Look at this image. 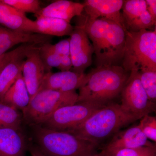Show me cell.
I'll use <instances>...</instances> for the list:
<instances>
[{
  "mask_svg": "<svg viewBox=\"0 0 156 156\" xmlns=\"http://www.w3.org/2000/svg\"><path fill=\"white\" fill-rule=\"evenodd\" d=\"M1 2L13 7L25 14H37L41 9V2L38 0H0Z\"/></svg>",
  "mask_w": 156,
  "mask_h": 156,
  "instance_id": "obj_25",
  "label": "cell"
},
{
  "mask_svg": "<svg viewBox=\"0 0 156 156\" xmlns=\"http://www.w3.org/2000/svg\"><path fill=\"white\" fill-rule=\"evenodd\" d=\"M88 74L87 83L79 89L77 103H109L120 94L129 75L122 66H101Z\"/></svg>",
  "mask_w": 156,
  "mask_h": 156,
  "instance_id": "obj_3",
  "label": "cell"
},
{
  "mask_svg": "<svg viewBox=\"0 0 156 156\" xmlns=\"http://www.w3.org/2000/svg\"><path fill=\"white\" fill-rule=\"evenodd\" d=\"M88 74L78 73L71 71L46 73L39 91L50 89L62 92L76 91L87 83ZM38 91V92H39Z\"/></svg>",
  "mask_w": 156,
  "mask_h": 156,
  "instance_id": "obj_12",
  "label": "cell"
},
{
  "mask_svg": "<svg viewBox=\"0 0 156 156\" xmlns=\"http://www.w3.org/2000/svg\"><path fill=\"white\" fill-rule=\"evenodd\" d=\"M147 9L155 21H156V1L146 0Z\"/></svg>",
  "mask_w": 156,
  "mask_h": 156,
  "instance_id": "obj_30",
  "label": "cell"
},
{
  "mask_svg": "<svg viewBox=\"0 0 156 156\" xmlns=\"http://www.w3.org/2000/svg\"><path fill=\"white\" fill-rule=\"evenodd\" d=\"M0 25L11 30L29 34H37L35 21L25 14L0 2Z\"/></svg>",
  "mask_w": 156,
  "mask_h": 156,
  "instance_id": "obj_16",
  "label": "cell"
},
{
  "mask_svg": "<svg viewBox=\"0 0 156 156\" xmlns=\"http://www.w3.org/2000/svg\"><path fill=\"white\" fill-rule=\"evenodd\" d=\"M138 72L141 83L149 98L156 103V70H144Z\"/></svg>",
  "mask_w": 156,
  "mask_h": 156,
  "instance_id": "obj_24",
  "label": "cell"
},
{
  "mask_svg": "<svg viewBox=\"0 0 156 156\" xmlns=\"http://www.w3.org/2000/svg\"><path fill=\"white\" fill-rule=\"evenodd\" d=\"M70 56L73 65V71L83 73L91 65L94 53L93 46L84 28L80 25L74 27L70 36Z\"/></svg>",
  "mask_w": 156,
  "mask_h": 156,
  "instance_id": "obj_9",
  "label": "cell"
},
{
  "mask_svg": "<svg viewBox=\"0 0 156 156\" xmlns=\"http://www.w3.org/2000/svg\"><path fill=\"white\" fill-rule=\"evenodd\" d=\"M83 11L84 5L82 3L67 0H58L41 9L35 15L36 17H54L70 23L74 17L80 16Z\"/></svg>",
  "mask_w": 156,
  "mask_h": 156,
  "instance_id": "obj_18",
  "label": "cell"
},
{
  "mask_svg": "<svg viewBox=\"0 0 156 156\" xmlns=\"http://www.w3.org/2000/svg\"><path fill=\"white\" fill-rule=\"evenodd\" d=\"M30 152L31 156H44L36 146L30 147Z\"/></svg>",
  "mask_w": 156,
  "mask_h": 156,
  "instance_id": "obj_31",
  "label": "cell"
},
{
  "mask_svg": "<svg viewBox=\"0 0 156 156\" xmlns=\"http://www.w3.org/2000/svg\"><path fill=\"white\" fill-rule=\"evenodd\" d=\"M34 45L32 44H23L14 50L7 52L0 56V74L6 65L11 60L27 51Z\"/></svg>",
  "mask_w": 156,
  "mask_h": 156,
  "instance_id": "obj_28",
  "label": "cell"
},
{
  "mask_svg": "<svg viewBox=\"0 0 156 156\" xmlns=\"http://www.w3.org/2000/svg\"><path fill=\"white\" fill-rule=\"evenodd\" d=\"M51 36L38 34H29L11 30L0 25V56L19 44L41 45L49 43Z\"/></svg>",
  "mask_w": 156,
  "mask_h": 156,
  "instance_id": "obj_15",
  "label": "cell"
},
{
  "mask_svg": "<svg viewBox=\"0 0 156 156\" xmlns=\"http://www.w3.org/2000/svg\"><path fill=\"white\" fill-rule=\"evenodd\" d=\"M156 146L147 138L138 125L117 132L102 150L108 153L122 149L137 148Z\"/></svg>",
  "mask_w": 156,
  "mask_h": 156,
  "instance_id": "obj_14",
  "label": "cell"
},
{
  "mask_svg": "<svg viewBox=\"0 0 156 156\" xmlns=\"http://www.w3.org/2000/svg\"><path fill=\"white\" fill-rule=\"evenodd\" d=\"M105 153L106 156H156V147L154 146L137 148L122 149Z\"/></svg>",
  "mask_w": 156,
  "mask_h": 156,
  "instance_id": "obj_26",
  "label": "cell"
},
{
  "mask_svg": "<svg viewBox=\"0 0 156 156\" xmlns=\"http://www.w3.org/2000/svg\"><path fill=\"white\" fill-rule=\"evenodd\" d=\"M108 103L86 101L62 107L40 126L55 131H69L83 124L95 112Z\"/></svg>",
  "mask_w": 156,
  "mask_h": 156,
  "instance_id": "obj_7",
  "label": "cell"
},
{
  "mask_svg": "<svg viewBox=\"0 0 156 156\" xmlns=\"http://www.w3.org/2000/svg\"><path fill=\"white\" fill-rule=\"evenodd\" d=\"M122 67L127 72L156 70V30H126Z\"/></svg>",
  "mask_w": 156,
  "mask_h": 156,
  "instance_id": "obj_5",
  "label": "cell"
},
{
  "mask_svg": "<svg viewBox=\"0 0 156 156\" xmlns=\"http://www.w3.org/2000/svg\"><path fill=\"white\" fill-rule=\"evenodd\" d=\"M76 91L62 92L50 89L39 91L22 112L23 118L29 126H41L56 110L77 103Z\"/></svg>",
  "mask_w": 156,
  "mask_h": 156,
  "instance_id": "obj_6",
  "label": "cell"
},
{
  "mask_svg": "<svg viewBox=\"0 0 156 156\" xmlns=\"http://www.w3.org/2000/svg\"><path fill=\"white\" fill-rule=\"evenodd\" d=\"M26 148L21 130L0 128V156H25Z\"/></svg>",
  "mask_w": 156,
  "mask_h": 156,
  "instance_id": "obj_17",
  "label": "cell"
},
{
  "mask_svg": "<svg viewBox=\"0 0 156 156\" xmlns=\"http://www.w3.org/2000/svg\"><path fill=\"white\" fill-rule=\"evenodd\" d=\"M30 101V97L22 74L6 92L2 102L22 112Z\"/></svg>",
  "mask_w": 156,
  "mask_h": 156,
  "instance_id": "obj_21",
  "label": "cell"
},
{
  "mask_svg": "<svg viewBox=\"0 0 156 156\" xmlns=\"http://www.w3.org/2000/svg\"><path fill=\"white\" fill-rule=\"evenodd\" d=\"M78 25L84 28L92 42L96 66L119 65L122 60L126 30L112 20H92L81 15Z\"/></svg>",
  "mask_w": 156,
  "mask_h": 156,
  "instance_id": "obj_1",
  "label": "cell"
},
{
  "mask_svg": "<svg viewBox=\"0 0 156 156\" xmlns=\"http://www.w3.org/2000/svg\"><path fill=\"white\" fill-rule=\"evenodd\" d=\"M39 52L46 73L51 71L53 68L59 69L61 57L55 52L52 44L46 43L39 46Z\"/></svg>",
  "mask_w": 156,
  "mask_h": 156,
  "instance_id": "obj_23",
  "label": "cell"
},
{
  "mask_svg": "<svg viewBox=\"0 0 156 156\" xmlns=\"http://www.w3.org/2000/svg\"><path fill=\"white\" fill-rule=\"evenodd\" d=\"M36 146L44 156H93L99 146L66 131L32 126Z\"/></svg>",
  "mask_w": 156,
  "mask_h": 156,
  "instance_id": "obj_4",
  "label": "cell"
},
{
  "mask_svg": "<svg viewBox=\"0 0 156 156\" xmlns=\"http://www.w3.org/2000/svg\"><path fill=\"white\" fill-rule=\"evenodd\" d=\"M93 156H106V153L103 150H101L99 152Z\"/></svg>",
  "mask_w": 156,
  "mask_h": 156,
  "instance_id": "obj_32",
  "label": "cell"
},
{
  "mask_svg": "<svg viewBox=\"0 0 156 156\" xmlns=\"http://www.w3.org/2000/svg\"><path fill=\"white\" fill-rule=\"evenodd\" d=\"M121 95L122 107L140 119L156 111V103L149 98L140 82L138 71L130 72Z\"/></svg>",
  "mask_w": 156,
  "mask_h": 156,
  "instance_id": "obj_8",
  "label": "cell"
},
{
  "mask_svg": "<svg viewBox=\"0 0 156 156\" xmlns=\"http://www.w3.org/2000/svg\"><path fill=\"white\" fill-rule=\"evenodd\" d=\"M35 21L37 34L50 36H70L74 27L70 23L54 17L40 16Z\"/></svg>",
  "mask_w": 156,
  "mask_h": 156,
  "instance_id": "obj_19",
  "label": "cell"
},
{
  "mask_svg": "<svg viewBox=\"0 0 156 156\" xmlns=\"http://www.w3.org/2000/svg\"><path fill=\"white\" fill-rule=\"evenodd\" d=\"M30 48L11 60L2 71L0 74V102L2 101L6 92L17 80L19 76L22 74L23 66L26 55Z\"/></svg>",
  "mask_w": 156,
  "mask_h": 156,
  "instance_id": "obj_20",
  "label": "cell"
},
{
  "mask_svg": "<svg viewBox=\"0 0 156 156\" xmlns=\"http://www.w3.org/2000/svg\"><path fill=\"white\" fill-rule=\"evenodd\" d=\"M139 126L149 140L156 142V117L147 115L140 119Z\"/></svg>",
  "mask_w": 156,
  "mask_h": 156,
  "instance_id": "obj_27",
  "label": "cell"
},
{
  "mask_svg": "<svg viewBox=\"0 0 156 156\" xmlns=\"http://www.w3.org/2000/svg\"><path fill=\"white\" fill-rule=\"evenodd\" d=\"M52 46L55 52L59 56H70L69 38L52 44Z\"/></svg>",
  "mask_w": 156,
  "mask_h": 156,
  "instance_id": "obj_29",
  "label": "cell"
},
{
  "mask_svg": "<svg viewBox=\"0 0 156 156\" xmlns=\"http://www.w3.org/2000/svg\"><path fill=\"white\" fill-rule=\"evenodd\" d=\"M22 113L8 105L0 102V128H10L21 130Z\"/></svg>",
  "mask_w": 156,
  "mask_h": 156,
  "instance_id": "obj_22",
  "label": "cell"
},
{
  "mask_svg": "<svg viewBox=\"0 0 156 156\" xmlns=\"http://www.w3.org/2000/svg\"><path fill=\"white\" fill-rule=\"evenodd\" d=\"M140 118L110 102L95 112L81 125L66 132L99 146L101 141Z\"/></svg>",
  "mask_w": 156,
  "mask_h": 156,
  "instance_id": "obj_2",
  "label": "cell"
},
{
  "mask_svg": "<svg viewBox=\"0 0 156 156\" xmlns=\"http://www.w3.org/2000/svg\"><path fill=\"white\" fill-rule=\"evenodd\" d=\"M122 11L126 30L137 32L155 26L156 21L148 12L145 0L124 1Z\"/></svg>",
  "mask_w": 156,
  "mask_h": 156,
  "instance_id": "obj_10",
  "label": "cell"
},
{
  "mask_svg": "<svg viewBox=\"0 0 156 156\" xmlns=\"http://www.w3.org/2000/svg\"><path fill=\"white\" fill-rule=\"evenodd\" d=\"M123 3V0H86L83 4L86 15L90 19L109 20L126 30L121 12Z\"/></svg>",
  "mask_w": 156,
  "mask_h": 156,
  "instance_id": "obj_13",
  "label": "cell"
},
{
  "mask_svg": "<svg viewBox=\"0 0 156 156\" xmlns=\"http://www.w3.org/2000/svg\"><path fill=\"white\" fill-rule=\"evenodd\" d=\"M38 48V45H35L27 51L23 66V77L28 90L30 100L38 92L46 73Z\"/></svg>",
  "mask_w": 156,
  "mask_h": 156,
  "instance_id": "obj_11",
  "label": "cell"
}]
</instances>
